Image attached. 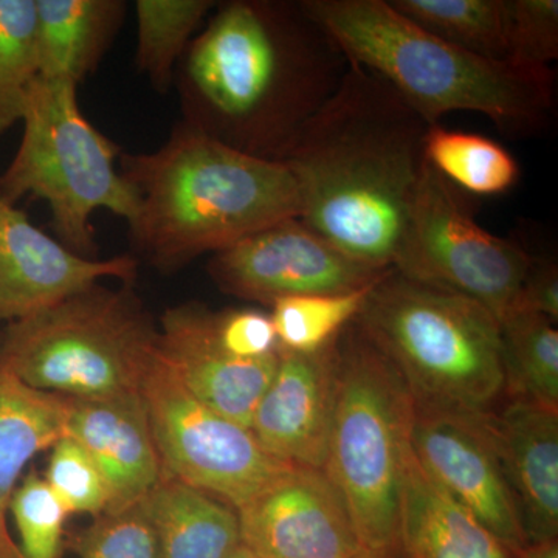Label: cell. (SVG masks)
I'll use <instances>...</instances> for the list:
<instances>
[{
    "label": "cell",
    "instance_id": "cell-1",
    "mask_svg": "<svg viewBox=\"0 0 558 558\" xmlns=\"http://www.w3.org/2000/svg\"><path fill=\"white\" fill-rule=\"evenodd\" d=\"M347 54L303 0L216 3L178 69L182 123L282 163L340 86Z\"/></svg>",
    "mask_w": 558,
    "mask_h": 558
},
{
    "label": "cell",
    "instance_id": "cell-2",
    "mask_svg": "<svg viewBox=\"0 0 558 558\" xmlns=\"http://www.w3.org/2000/svg\"><path fill=\"white\" fill-rule=\"evenodd\" d=\"M429 128L388 81L349 61L282 161L299 186L300 219L349 258L392 269Z\"/></svg>",
    "mask_w": 558,
    "mask_h": 558
},
{
    "label": "cell",
    "instance_id": "cell-3",
    "mask_svg": "<svg viewBox=\"0 0 558 558\" xmlns=\"http://www.w3.org/2000/svg\"><path fill=\"white\" fill-rule=\"evenodd\" d=\"M119 170L137 201L132 245L161 271L301 216L284 165L245 156L182 121L159 149L121 153Z\"/></svg>",
    "mask_w": 558,
    "mask_h": 558
},
{
    "label": "cell",
    "instance_id": "cell-4",
    "mask_svg": "<svg viewBox=\"0 0 558 558\" xmlns=\"http://www.w3.org/2000/svg\"><path fill=\"white\" fill-rule=\"evenodd\" d=\"M348 61L377 73L432 126L475 112L509 135L545 130L556 108L553 69L476 57L428 35L388 0H303Z\"/></svg>",
    "mask_w": 558,
    "mask_h": 558
},
{
    "label": "cell",
    "instance_id": "cell-5",
    "mask_svg": "<svg viewBox=\"0 0 558 558\" xmlns=\"http://www.w3.org/2000/svg\"><path fill=\"white\" fill-rule=\"evenodd\" d=\"M355 322L418 410L483 416L505 396L499 322L475 301L391 269Z\"/></svg>",
    "mask_w": 558,
    "mask_h": 558
},
{
    "label": "cell",
    "instance_id": "cell-6",
    "mask_svg": "<svg viewBox=\"0 0 558 558\" xmlns=\"http://www.w3.org/2000/svg\"><path fill=\"white\" fill-rule=\"evenodd\" d=\"M414 402L395 366L354 322L336 340L325 472L347 502L363 548L398 550L399 502Z\"/></svg>",
    "mask_w": 558,
    "mask_h": 558
},
{
    "label": "cell",
    "instance_id": "cell-7",
    "mask_svg": "<svg viewBox=\"0 0 558 558\" xmlns=\"http://www.w3.org/2000/svg\"><path fill=\"white\" fill-rule=\"evenodd\" d=\"M159 360V323L132 284L97 282L0 333L2 368L28 387L65 398L143 392Z\"/></svg>",
    "mask_w": 558,
    "mask_h": 558
},
{
    "label": "cell",
    "instance_id": "cell-8",
    "mask_svg": "<svg viewBox=\"0 0 558 558\" xmlns=\"http://www.w3.org/2000/svg\"><path fill=\"white\" fill-rule=\"evenodd\" d=\"M20 148L0 175V190L16 204L22 197L46 202L58 241L76 255L97 258L98 209L126 220L137 201L117 161L121 150L81 112L78 86L39 78L22 113Z\"/></svg>",
    "mask_w": 558,
    "mask_h": 558
},
{
    "label": "cell",
    "instance_id": "cell-9",
    "mask_svg": "<svg viewBox=\"0 0 558 558\" xmlns=\"http://www.w3.org/2000/svg\"><path fill=\"white\" fill-rule=\"evenodd\" d=\"M532 260L517 242L483 229L459 191L425 161L392 269L475 301L499 322L519 295Z\"/></svg>",
    "mask_w": 558,
    "mask_h": 558
},
{
    "label": "cell",
    "instance_id": "cell-10",
    "mask_svg": "<svg viewBox=\"0 0 558 558\" xmlns=\"http://www.w3.org/2000/svg\"><path fill=\"white\" fill-rule=\"evenodd\" d=\"M143 396L165 475L234 510L290 468L260 449L250 428L191 396L161 357L145 381Z\"/></svg>",
    "mask_w": 558,
    "mask_h": 558
},
{
    "label": "cell",
    "instance_id": "cell-11",
    "mask_svg": "<svg viewBox=\"0 0 558 558\" xmlns=\"http://www.w3.org/2000/svg\"><path fill=\"white\" fill-rule=\"evenodd\" d=\"M209 278L227 295L270 306L289 296L344 293L379 281L377 270L349 258L300 218H288L213 253Z\"/></svg>",
    "mask_w": 558,
    "mask_h": 558
},
{
    "label": "cell",
    "instance_id": "cell-12",
    "mask_svg": "<svg viewBox=\"0 0 558 558\" xmlns=\"http://www.w3.org/2000/svg\"><path fill=\"white\" fill-rule=\"evenodd\" d=\"M486 416L414 407L410 446L429 478L519 556L529 543Z\"/></svg>",
    "mask_w": 558,
    "mask_h": 558
},
{
    "label": "cell",
    "instance_id": "cell-13",
    "mask_svg": "<svg viewBox=\"0 0 558 558\" xmlns=\"http://www.w3.org/2000/svg\"><path fill=\"white\" fill-rule=\"evenodd\" d=\"M236 513L242 548L255 558H354L365 550L323 469L290 465Z\"/></svg>",
    "mask_w": 558,
    "mask_h": 558
},
{
    "label": "cell",
    "instance_id": "cell-14",
    "mask_svg": "<svg viewBox=\"0 0 558 558\" xmlns=\"http://www.w3.org/2000/svg\"><path fill=\"white\" fill-rule=\"evenodd\" d=\"M138 260L76 255L38 229L0 190V323L20 322L47 310L101 279L132 284Z\"/></svg>",
    "mask_w": 558,
    "mask_h": 558
},
{
    "label": "cell",
    "instance_id": "cell-15",
    "mask_svg": "<svg viewBox=\"0 0 558 558\" xmlns=\"http://www.w3.org/2000/svg\"><path fill=\"white\" fill-rule=\"evenodd\" d=\"M213 312L202 304L170 307L160 318V357L199 402L250 428L253 413L278 365V354L231 357L216 341Z\"/></svg>",
    "mask_w": 558,
    "mask_h": 558
},
{
    "label": "cell",
    "instance_id": "cell-16",
    "mask_svg": "<svg viewBox=\"0 0 558 558\" xmlns=\"http://www.w3.org/2000/svg\"><path fill=\"white\" fill-rule=\"evenodd\" d=\"M336 341L312 354L279 349L277 371L250 432L271 458L325 470L332 416Z\"/></svg>",
    "mask_w": 558,
    "mask_h": 558
},
{
    "label": "cell",
    "instance_id": "cell-17",
    "mask_svg": "<svg viewBox=\"0 0 558 558\" xmlns=\"http://www.w3.org/2000/svg\"><path fill=\"white\" fill-rule=\"evenodd\" d=\"M64 436L78 442L100 470L109 495L106 513L140 505L165 476L143 392L65 398Z\"/></svg>",
    "mask_w": 558,
    "mask_h": 558
},
{
    "label": "cell",
    "instance_id": "cell-18",
    "mask_svg": "<svg viewBox=\"0 0 558 558\" xmlns=\"http://www.w3.org/2000/svg\"><path fill=\"white\" fill-rule=\"evenodd\" d=\"M529 545L558 535V410L510 400L486 416Z\"/></svg>",
    "mask_w": 558,
    "mask_h": 558
},
{
    "label": "cell",
    "instance_id": "cell-19",
    "mask_svg": "<svg viewBox=\"0 0 558 558\" xmlns=\"http://www.w3.org/2000/svg\"><path fill=\"white\" fill-rule=\"evenodd\" d=\"M398 549L405 558H515L429 478L411 449L400 487Z\"/></svg>",
    "mask_w": 558,
    "mask_h": 558
},
{
    "label": "cell",
    "instance_id": "cell-20",
    "mask_svg": "<svg viewBox=\"0 0 558 558\" xmlns=\"http://www.w3.org/2000/svg\"><path fill=\"white\" fill-rule=\"evenodd\" d=\"M40 78L80 86L98 69L124 14L123 0H35Z\"/></svg>",
    "mask_w": 558,
    "mask_h": 558
},
{
    "label": "cell",
    "instance_id": "cell-21",
    "mask_svg": "<svg viewBox=\"0 0 558 558\" xmlns=\"http://www.w3.org/2000/svg\"><path fill=\"white\" fill-rule=\"evenodd\" d=\"M64 396L28 387L0 366V558H24L10 532V501L28 462L64 436Z\"/></svg>",
    "mask_w": 558,
    "mask_h": 558
},
{
    "label": "cell",
    "instance_id": "cell-22",
    "mask_svg": "<svg viewBox=\"0 0 558 558\" xmlns=\"http://www.w3.org/2000/svg\"><path fill=\"white\" fill-rule=\"evenodd\" d=\"M138 506L161 558H230L242 548L236 510L170 475Z\"/></svg>",
    "mask_w": 558,
    "mask_h": 558
},
{
    "label": "cell",
    "instance_id": "cell-23",
    "mask_svg": "<svg viewBox=\"0 0 558 558\" xmlns=\"http://www.w3.org/2000/svg\"><path fill=\"white\" fill-rule=\"evenodd\" d=\"M428 35L486 60L509 62L508 0H388Z\"/></svg>",
    "mask_w": 558,
    "mask_h": 558
},
{
    "label": "cell",
    "instance_id": "cell-24",
    "mask_svg": "<svg viewBox=\"0 0 558 558\" xmlns=\"http://www.w3.org/2000/svg\"><path fill=\"white\" fill-rule=\"evenodd\" d=\"M505 395L558 410V330L542 315L509 312L499 319Z\"/></svg>",
    "mask_w": 558,
    "mask_h": 558
},
{
    "label": "cell",
    "instance_id": "cell-25",
    "mask_svg": "<svg viewBox=\"0 0 558 558\" xmlns=\"http://www.w3.org/2000/svg\"><path fill=\"white\" fill-rule=\"evenodd\" d=\"M216 3L213 0L135 2V64L159 94L167 95L174 86L175 69Z\"/></svg>",
    "mask_w": 558,
    "mask_h": 558
},
{
    "label": "cell",
    "instance_id": "cell-26",
    "mask_svg": "<svg viewBox=\"0 0 558 558\" xmlns=\"http://www.w3.org/2000/svg\"><path fill=\"white\" fill-rule=\"evenodd\" d=\"M425 161L458 191L476 196L508 193L520 180V165L505 146L472 132L435 124L424 140Z\"/></svg>",
    "mask_w": 558,
    "mask_h": 558
},
{
    "label": "cell",
    "instance_id": "cell-27",
    "mask_svg": "<svg viewBox=\"0 0 558 558\" xmlns=\"http://www.w3.org/2000/svg\"><path fill=\"white\" fill-rule=\"evenodd\" d=\"M374 284L344 293L289 296L271 304L279 349L312 354L328 348L357 319Z\"/></svg>",
    "mask_w": 558,
    "mask_h": 558
},
{
    "label": "cell",
    "instance_id": "cell-28",
    "mask_svg": "<svg viewBox=\"0 0 558 558\" xmlns=\"http://www.w3.org/2000/svg\"><path fill=\"white\" fill-rule=\"evenodd\" d=\"M38 78L35 0H0V134L21 123Z\"/></svg>",
    "mask_w": 558,
    "mask_h": 558
},
{
    "label": "cell",
    "instance_id": "cell-29",
    "mask_svg": "<svg viewBox=\"0 0 558 558\" xmlns=\"http://www.w3.org/2000/svg\"><path fill=\"white\" fill-rule=\"evenodd\" d=\"M9 517L20 535V550L24 558H58L68 510L53 490L31 472L17 484L10 501Z\"/></svg>",
    "mask_w": 558,
    "mask_h": 558
},
{
    "label": "cell",
    "instance_id": "cell-30",
    "mask_svg": "<svg viewBox=\"0 0 558 558\" xmlns=\"http://www.w3.org/2000/svg\"><path fill=\"white\" fill-rule=\"evenodd\" d=\"M44 480L68 510L69 515L87 513L98 519L108 512V488L100 470L83 447L69 436H62L51 447Z\"/></svg>",
    "mask_w": 558,
    "mask_h": 558
},
{
    "label": "cell",
    "instance_id": "cell-31",
    "mask_svg": "<svg viewBox=\"0 0 558 558\" xmlns=\"http://www.w3.org/2000/svg\"><path fill=\"white\" fill-rule=\"evenodd\" d=\"M78 558H161L156 534L140 506L105 513L73 539Z\"/></svg>",
    "mask_w": 558,
    "mask_h": 558
},
{
    "label": "cell",
    "instance_id": "cell-32",
    "mask_svg": "<svg viewBox=\"0 0 558 558\" xmlns=\"http://www.w3.org/2000/svg\"><path fill=\"white\" fill-rule=\"evenodd\" d=\"M510 64L549 69L558 58L557 0H508Z\"/></svg>",
    "mask_w": 558,
    "mask_h": 558
},
{
    "label": "cell",
    "instance_id": "cell-33",
    "mask_svg": "<svg viewBox=\"0 0 558 558\" xmlns=\"http://www.w3.org/2000/svg\"><path fill=\"white\" fill-rule=\"evenodd\" d=\"M213 332L231 357L258 360L278 354L279 343L270 314L258 310L213 312Z\"/></svg>",
    "mask_w": 558,
    "mask_h": 558
},
{
    "label": "cell",
    "instance_id": "cell-34",
    "mask_svg": "<svg viewBox=\"0 0 558 558\" xmlns=\"http://www.w3.org/2000/svg\"><path fill=\"white\" fill-rule=\"evenodd\" d=\"M509 312L542 315L557 323L558 271L550 260L534 258ZM508 312V314H509Z\"/></svg>",
    "mask_w": 558,
    "mask_h": 558
},
{
    "label": "cell",
    "instance_id": "cell-35",
    "mask_svg": "<svg viewBox=\"0 0 558 558\" xmlns=\"http://www.w3.org/2000/svg\"><path fill=\"white\" fill-rule=\"evenodd\" d=\"M515 558H558V542L557 539H550V542L529 545Z\"/></svg>",
    "mask_w": 558,
    "mask_h": 558
},
{
    "label": "cell",
    "instance_id": "cell-36",
    "mask_svg": "<svg viewBox=\"0 0 558 558\" xmlns=\"http://www.w3.org/2000/svg\"><path fill=\"white\" fill-rule=\"evenodd\" d=\"M354 558H392L391 554L376 553V550L365 549Z\"/></svg>",
    "mask_w": 558,
    "mask_h": 558
},
{
    "label": "cell",
    "instance_id": "cell-37",
    "mask_svg": "<svg viewBox=\"0 0 558 558\" xmlns=\"http://www.w3.org/2000/svg\"><path fill=\"white\" fill-rule=\"evenodd\" d=\"M230 558H255V557H253L252 554H250L247 549L241 548L240 550H238V553H234L233 556H231Z\"/></svg>",
    "mask_w": 558,
    "mask_h": 558
},
{
    "label": "cell",
    "instance_id": "cell-38",
    "mask_svg": "<svg viewBox=\"0 0 558 558\" xmlns=\"http://www.w3.org/2000/svg\"><path fill=\"white\" fill-rule=\"evenodd\" d=\"M0 333H2V330H0Z\"/></svg>",
    "mask_w": 558,
    "mask_h": 558
}]
</instances>
